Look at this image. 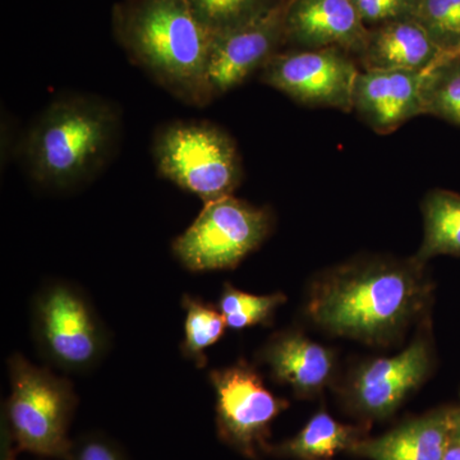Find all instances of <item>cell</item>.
Wrapping results in <instances>:
<instances>
[{"instance_id": "6da1fadb", "label": "cell", "mask_w": 460, "mask_h": 460, "mask_svg": "<svg viewBox=\"0 0 460 460\" xmlns=\"http://www.w3.org/2000/svg\"><path fill=\"white\" fill-rule=\"evenodd\" d=\"M434 284L416 257H357L326 269L308 288L305 316L323 332L389 345L429 317Z\"/></svg>"}, {"instance_id": "7a4b0ae2", "label": "cell", "mask_w": 460, "mask_h": 460, "mask_svg": "<svg viewBox=\"0 0 460 460\" xmlns=\"http://www.w3.org/2000/svg\"><path fill=\"white\" fill-rule=\"evenodd\" d=\"M118 44L172 98L189 107L214 102L208 66L214 33L189 0H123L113 9Z\"/></svg>"}, {"instance_id": "3957f363", "label": "cell", "mask_w": 460, "mask_h": 460, "mask_svg": "<svg viewBox=\"0 0 460 460\" xmlns=\"http://www.w3.org/2000/svg\"><path fill=\"white\" fill-rule=\"evenodd\" d=\"M122 111L91 93L60 96L20 142L21 162L33 183L66 192L90 183L107 168L122 138Z\"/></svg>"}, {"instance_id": "277c9868", "label": "cell", "mask_w": 460, "mask_h": 460, "mask_svg": "<svg viewBox=\"0 0 460 460\" xmlns=\"http://www.w3.org/2000/svg\"><path fill=\"white\" fill-rule=\"evenodd\" d=\"M157 174L206 202L230 196L243 180L237 145L208 120H174L154 135Z\"/></svg>"}, {"instance_id": "5b68a950", "label": "cell", "mask_w": 460, "mask_h": 460, "mask_svg": "<svg viewBox=\"0 0 460 460\" xmlns=\"http://www.w3.org/2000/svg\"><path fill=\"white\" fill-rule=\"evenodd\" d=\"M7 366L11 395L4 413L11 441L21 452L68 460L75 441L69 426L78 402L74 385L20 353L12 354Z\"/></svg>"}, {"instance_id": "8992f818", "label": "cell", "mask_w": 460, "mask_h": 460, "mask_svg": "<svg viewBox=\"0 0 460 460\" xmlns=\"http://www.w3.org/2000/svg\"><path fill=\"white\" fill-rule=\"evenodd\" d=\"M32 328L42 357L74 374L98 366L111 343L90 299L68 281H51L41 288L33 301Z\"/></svg>"}, {"instance_id": "52a82bcc", "label": "cell", "mask_w": 460, "mask_h": 460, "mask_svg": "<svg viewBox=\"0 0 460 460\" xmlns=\"http://www.w3.org/2000/svg\"><path fill=\"white\" fill-rule=\"evenodd\" d=\"M272 226L269 208L226 196L206 202L195 222L172 241V251L187 270H230L262 246Z\"/></svg>"}, {"instance_id": "ba28073f", "label": "cell", "mask_w": 460, "mask_h": 460, "mask_svg": "<svg viewBox=\"0 0 460 460\" xmlns=\"http://www.w3.org/2000/svg\"><path fill=\"white\" fill-rule=\"evenodd\" d=\"M214 387L217 431L220 440L248 459L269 454L270 426L289 407L263 385L259 372L239 359L208 375Z\"/></svg>"}, {"instance_id": "9c48e42d", "label": "cell", "mask_w": 460, "mask_h": 460, "mask_svg": "<svg viewBox=\"0 0 460 460\" xmlns=\"http://www.w3.org/2000/svg\"><path fill=\"white\" fill-rule=\"evenodd\" d=\"M429 319L416 339L393 357L368 359L349 372L341 387L345 408L365 420L393 416L405 399L428 380L434 368Z\"/></svg>"}, {"instance_id": "30bf717a", "label": "cell", "mask_w": 460, "mask_h": 460, "mask_svg": "<svg viewBox=\"0 0 460 460\" xmlns=\"http://www.w3.org/2000/svg\"><path fill=\"white\" fill-rule=\"evenodd\" d=\"M359 71L345 51L323 48L274 54L260 78L298 104L349 113Z\"/></svg>"}, {"instance_id": "8fae6325", "label": "cell", "mask_w": 460, "mask_h": 460, "mask_svg": "<svg viewBox=\"0 0 460 460\" xmlns=\"http://www.w3.org/2000/svg\"><path fill=\"white\" fill-rule=\"evenodd\" d=\"M288 3H275L256 16L214 33L208 75L214 99L241 86L261 71L284 39Z\"/></svg>"}, {"instance_id": "7c38bea8", "label": "cell", "mask_w": 460, "mask_h": 460, "mask_svg": "<svg viewBox=\"0 0 460 460\" xmlns=\"http://www.w3.org/2000/svg\"><path fill=\"white\" fill-rule=\"evenodd\" d=\"M423 75L413 71H359L353 111L378 135H389L425 113Z\"/></svg>"}, {"instance_id": "4fadbf2b", "label": "cell", "mask_w": 460, "mask_h": 460, "mask_svg": "<svg viewBox=\"0 0 460 460\" xmlns=\"http://www.w3.org/2000/svg\"><path fill=\"white\" fill-rule=\"evenodd\" d=\"M257 358L268 366L277 383L292 387L299 398L320 395L334 383L337 375L334 350L311 341L299 330L272 335Z\"/></svg>"}, {"instance_id": "5bb4252c", "label": "cell", "mask_w": 460, "mask_h": 460, "mask_svg": "<svg viewBox=\"0 0 460 460\" xmlns=\"http://www.w3.org/2000/svg\"><path fill=\"white\" fill-rule=\"evenodd\" d=\"M368 31L352 0H290L284 39L305 49H337L361 53Z\"/></svg>"}, {"instance_id": "9a60e30c", "label": "cell", "mask_w": 460, "mask_h": 460, "mask_svg": "<svg viewBox=\"0 0 460 460\" xmlns=\"http://www.w3.org/2000/svg\"><path fill=\"white\" fill-rule=\"evenodd\" d=\"M456 423V407H443L405 420L375 438H362L350 453L370 460H443Z\"/></svg>"}, {"instance_id": "2e32d148", "label": "cell", "mask_w": 460, "mask_h": 460, "mask_svg": "<svg viewBox=\"0 0 460 460\" xmlns=\"http://www.w3.org/2000/svg\"><path fill=\"white\" fill-rule=\"evenodd\" d=\"M444 54L416 18H407L368 31L358 56L363 71L425 72Z\"/></svg>"}, {"instance_id": "e0dca14e", "label": "cell", "mask_w": 460, "mask_h": 460, "mask_svg": "<svg viewBox=\"0 0 460 460\" xmlns=\"http://www.w3.org/2000/svg\"><path fill=\"white\" fill-rule=\"evenodd\" d=\"M367 429L365 425H343L321 410L295 438L271 445L269 454L279 458L328 460L341 452L350 453Z\"/></svg>"}, {"instance_id": "ac0fdd59", "label": "cell", "mask_w": 460, "mask_h": 460, "mask_svg": "<svg viewBox=\"0 0 460 460\" xmlns=\"http://www.w3.org/2000/svg\"><path fill=\"white\" fill-rule=\"evenodd\" d=\"M423 241L416 259L426 263L432 257L460 256V195L452 190H429L423 199Z\"/></svg>"}, {"instance_id": "d6986e66", "label": "cell", "mask_w": 460, "mask_h": 460, "mask_svg": "<svg viewBox=\"0 0 460 460\" xmlns=\"http://www.w3.org/2000/svg\"><path fill=\"white\" fill-rule=\"evenodd\" d=\"M181 307L186 311L181 354L199 368H204L208 363L206 349L223 338L228 326L217 305L206 304L199 296H184Z\"/></svg>"}, {"instance_id": "ffe728a7", "label": "cell", "mask_w": 460, "mask_h": 460, "mask_svg": "<svg viewBox=\"0 0 460 460\" xmlns=\"http://www.w3.org/2000/svg\"><path fill=\"white\" fill-rule=\"evenodd\" d=\"M425 113L460 127V56L445 53L423 75Z\"/></svg>"}, {"instance_id": "44dd1931", "label": "cell", "mask_w": 460, "mask_h": 460, "mask_svg": "<svg viewBox=\"0 0 460 460\" xmlns=\"http://www.w3.org/2000/svg\"><path fill=\"white\" fill-rule=\"evenodd\" d=\"M287 302V296L278 292L272 295H251L239 290L233 284H224L217 308L232 330H243L253 326L271 325L278 308Z\"/></svg>"}, {"instance_id": "7402d4cb", "label": "cell", "mask_w": 460, "mask_h": 460, "mask_svg": "<svg viewBox=\"0 0 460 460\" xmlns=\"http://www.w3.org/2000/svg\"><path fill=\"white\" fill-rule=\"evenodd\" d=\"M416 20L444 53L460 47V0H420Z\"/></svg>"}, {"instance_id": "603a6c76", "label": "cell", "mask_w": 460, "mask_h": 460, "mask_svg": "<svg viewBox=\"0 0 460 460\" xmlns=\"http://www.w3.org/2000/svg\"><path fill=\"white\" fill-rule=\"evenodd\" d=\"M193 11L213 33L250 20L275 4L270 0H189Z\"/></svg>"}, {"instance_id": "cb8c5ba5", "label": "cell", "mask_w": 460, "mask_h": 460, "mask_svg": "<svg viewBox=\"0 0 460 460\" xmlns=\"http://www.w3.org/2000/svg\"><path fill=\"white\" fill-rule=\"evenodd\" d=\"M420 0H352L363 23L384 25L416 18Z\"/></svg>"}, {"instance_id": "d4e9b609", "label": "cell", "mask_w": 460, "mask_h": 460, "mask_svg": "<svg viewBox=\"0 0 460 460\" xmlns=\"http://www.w3.org/2000/svg\"><path fill=\"white\" fill-rule=\"evenodd\" d=\"M68 460H128L114 441L100 434L84 435L74 441Z\"/></svg>"}, {"instance_id": "484cf974", "label": "cell", "mask_w": 460, "mask_h": 460, "mask_svg": "<svg viewBox=\"0 0 460 460\" xmlns=\"http://www.w3.org/2000/svg\"><path fill=\"white\" fill-rule=\"evenodd\" d=\"M443 460H460V435L454 429Z\"/></svg>"}, {"instance_id": "4316f807", "label": "cell", "mask_w": 460, "mask_h": 460, "mask_svg": "<svg viewBox=\"0 0 460 460\" xmlns=\"http://www.w3.org/2000/svg\"><path fill=\"white\" fill-rule=\"evenodd\" d=\"M456 431L460 435V405L456 407Z\"/></svg>"}, {"instance_id": "83f0119b", "label": "cell", "mask_w": 460, "mask_h": 460, "mask_svg": "<svg viewBox=\"0 0 460 460\" xmlns=\"http://www.w3.org/2000/svg\"><path fill=\"white\" fill-rule=\"evenodd\" d=\"M454 54H459V56H460V47H459V49L456 50V53H454Z\"/></svg>"}]
</instances>
